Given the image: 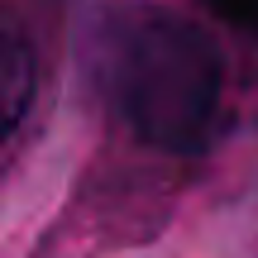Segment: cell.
I'll use <instances>...</instances> for the list:
<instances>
[{"label": "cell", "instance_id": "1", "mask_svg": "<svg viewBox=\"0 0 258 258\" xmlns=\"http://www.w3.org/2000/svg\"><path fill=\"white\" fill-rule=\"evenodd\" d=\"M86 67L110 115L144 148L163 158L211 148L225 110V53L191 15L153 0L96 10Z\"/></svg>", "mask_w": 258, "mask_h": 258}, {"label": "cell", "instance_id": "2", "mask_svg": "<svg viewBox=\"0 0 258 258\" xmlns=\"http://www.w3.org/2000/svg\"><path fill=\"white\" fill-rule=\"evenodd\" d=\"M29 96H34V48H29L24 29L10 24V38H5V134L10 139L24 124Z\"/></svg>", "mask_w": 258, "mask_h": 258}, {"label": "cell", "instance_id": "3", "mask_svg": "<svg viewBox=\"0 0 258 258\" xmlns=\"http://www.w3.org/2000/svg\"><path fill=\"white\" fill-rule=\"evenodd\" d=\"M201 10H211L220 24L239 29L244 38H253L258 43V0H196Z\"/></svg>", "mask_w": 258, "mask_h": 258}]
</instances>
